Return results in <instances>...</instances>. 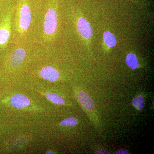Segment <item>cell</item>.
<instances>
[{"instance_id": "cell-1", "label": "cell", "mask_w": 154, "mask_h": 154, "mask_svg": "<svg viewBox=\"0 0 154 154\" xmlns=\"http://www.w3.org/2000/svg\"><path fill=\"white\" fill-rule=\"evenodd\" d=\"M57 26V13L55 8L48 10L43 23V30L47 36H52L55 33Z\"/></svg>"}, {"instance_id": "cell-2", "label": "cell", "mask_w": 154, "mask_h": 154, "mask_svg": "<svg viewBox=\"0 0 154 154\" xmlns=\"http://www.w3.org/2000/svg\"><path fill=\"white\" fill-rule=\"evenodd\" d=\"M32 16L30 7L26 3H22L18 13V28L21 32L27 31L30 27Z\"/></svg>"}, {"instance_id": "cell-3", "label": "cell", "mask_w": 154, "mask_h": 154, "mask_svg": "<svg viewBox=\"0 0 154 154\" xmlns=\"http://www.w3.org/2000/svg\"><path fill=\"white\" fill-rule=\"evenodd\" d=\"M76 27L78 33L82 38L90 40L93 36V30L90 23L85 18L80 17L78 19Z\"/></svg>"}, {"instance_id": "cell-4", "label": "cell", "mask_w": 154, "mask_h": 154, "mask_svg": "<svg viewBox=\"0 0 154 154\" xmlns=\"http://www.w3.org/2000/svg\"><path fill=\"white\" fill-rule=\"evenodd\" d=\"M26 52L22 48H19L12 53L10 59V63L11 66L17 67L21 64L25 60Z\"/></svg>"}, {"instance_id": "cell-5", "label": "cell", "mask_w": 154, "mask_h": 154, "mask_svg": "<svg viewBox=\"0 0 154 154\" xmlns=\"http://www.w3.org/2000/svg\"><path fill=\"white\" fill-rule=\"evenodd\" d=\"M11 105L18 109H22L30 105V101L26 96L22 94L14 95L11 99Z\"/></svg>"}, {"instance_id": "cell-6", "label": "cell", "mask_w": 154, "mask_h": 154, "mask_svg": "<svg viewBox=\"0 0 154 154\" xmlns=\"http://www.w3.org/2000/svg\"><path fill=\"white\" fill-rule=\"evenodd\" d=\"M40 75L45 79L49 82H55L59 77L58 72L53 67L47 66L42 69L40 72Z\"/></svg>"}, {"instance_id": "cell-7", "label": "cell", "mask_w": 154, "mask_h": 154, "mask_svg": "<svg viewBox=\"0 0 154 154\" xmlns=\"http://www.w3.org/2000/svg\"><path fill=\"white\" fill-rule=\"evenodd\" d=\"M78 99L83 107L86 110H91L94 109V101L88 94L80 91L78 94Z\"/></svg>"}, {"instance_id": "cell-8", "label": "cell", "mask_w": 154, "mask_h": 154, "mask_svg": "<svg viewBox=\"0 0 154 154\" xmlns=\"http://www.w3.org/2000/svg\"><path fill=\"white\" fill-rule=\"evenodd\" d=\"M103 38L105 45L109 48L114 47L116 45V38L113 33L110 31L104 32Z\"/></svg>"}, {"instance_id": "cell-9", "label": "cell", "mask_w": 154, "mask_h": 154, "mask_svg": "<svg viewBox=\"0 0 154 154\" xmlns=\"http://www.w3.org/2000/svg\"><path fill=\"white\" fill-rule=\"evenodd\" d=\"M125 62L128 66L132 69H135L138 67L139 63L136 56L133 53H129L127 55Z\"/></svg>"}, {"instance_id": "cell-10", "label": "cell", "mask_w": 154, "mask_h": 154, "mask_svg": "<svg viewBox=\"0 0 154 154\" xmlns=\"http://www.w3.org/2000/svg\"><path fill=\"white\" fill-rule=\"evenodd\" d=\"M45 96L50 101L56 105H62L64 104V100L57 94H54V93H47Z\"/></svg>"}, {"instance_id": "cell-11", "label": "cell", "mask_w": 154, "mask_h": 154, "mask_svg": "<svg viewBox=\"0 0 154 154\" xmlns=\"http://www.w3.org/2000/svg\"><path fill=\"white\" fill-rule=\"evenodd\" d=\"M10 36V30L8 27L0 29V45L6 44Z\"/></svg>"}, {"instance_id": "cell-12", "label": "cell", "mask_w": 154, "mask_h": 154, "mask_svg": "<svg viewBox=\"0 0 154 154\" xmlns=\"http://www.w3.org/2000/svg\"><path fill=\"white\" fill-rule=\"evenodd\" d=\"M78 123L76 119L74 117H68L64 119L60 123V125L61 126H67L69 127H73L75 126Z\"/></svg>"}, {"instance_id": "cell-13", "label": "cell", "mask_w": 154, "mask_h": 154, "mask_svg": "<svg viewBox=\"0 0 154 154\" xmlns=\"http://www.w3.org/2000/svg\"><path fill=\"white\" fill-rule=\"evenodd\" d=\"M144 100L142 96L136 97L132 101V105L139 110H142L144 106Z\"/></svg>"}, {"instance_id": "cell-14", "label": "cell", "mask_w": 154, "mask_h": 154, "mask_svg": "<svg viewBox=\"0 0 154 154\" xmlns=\"http://www.w3.org/2000/svg\"><path fill=\"white\" fill-rule=\"evenodd\" d=\"M116 154H129V153L127 152L126 151L124 150H121L117 152Z\"/></svg>"}, {"instance_id": "cell-15", "label": "cell", "mask_w": 154, "mask_h": 154, "mask_svg": "<svg viewBox=\"0 0 154 154\" xmlns=\"http://www.w3.org/2000/svg\"><path fill=\"white\" fill-rule=\"evenodd\" d=\"M96 153L97 154H109L108 152L105 151V150H99V151L96 152Z\"/></svg>"}, {"instance_id": "cell-16", "label": "cell", "mask_w": 154, "mask_h": 154, "mask_svg": "<svg viewBox=\"0 0 154 154\" xmlns=\"http://www.w3.org/2000/svg\"><path fill=\"white\" fill-rule=\"evenodd\" d=\"M52 152L51 151H48L46 153V154H52Z\"/></svg>"}]
</instances>
